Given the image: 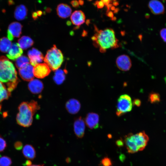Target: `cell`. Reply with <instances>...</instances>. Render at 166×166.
Segmentation results:
<instances>
[{"label": "cell", "instance_id": "47", "mask_svg": "<svg viewBox=\"0 0 166 166\" xmlns=\"http://www.w3.org/2000/svg\"><path fill=\"white\" fill-rule=\"evenodd\" d=\"M30 166H44L43 164H34V165H31Z\"/></svg>", "mask_w": 166, "mask_h": 166}, {"label": "cell", "instance_id": "24", "mask_svg": "<svg viewBox=\"0 0 166 166\" xmlns=\"http://www.w3.org/2000/svg\"><path fill=\"white\" fill-rule=\"evenodd\" d=\"M67 73L65 69H58L55 71L53 77L54 82L58 85L62 84L65 78V75Z\"/></svg>", "mask_w": 166, "mask_h": 166}, {"label": "cell", "instance_id": "12", "mask_svg": "<svg viewBox=\"0 0 166 166\" xmlns=\"http://www.w3.org/2000/svg\"><path fill=\"white\" fill-rule=\"evenodd\" d=\"M33 70V66L29 64L19 69V74L23 80L30 81L34 78Z\"/></svg>", "mask_w": 166, "mask_h": 166}, {"label": "cell", "instance_id": "8", "mask_svg": "<svg viewBox=\"0 0 166 166\" xmlns=\"http://www.w3.org/2000/svg\"><path fill=\"white\" fill-rule=\"evenodd\" d=\"M51 69L45 63H39L34 68V76L40 79H42L48 76L51 72Z\"/></svg>", "mask_w": 166, "mask_h": 166}, {"label": "cell", "instance_id": "51", "mask_svg": "<svg viewBox=\"0 0 166 166\" xmlns=\"http://www.w3.org/2000/svg\"><path fill=\"white\" fill-rule=\"evenodd\" d=\"M88 1L90 2L92 0H87Z\"/></svg>", "mask_w": 166, "mask_h": 166}, {"label": "cell", "instance_id": "49", "mask_svg": "<svg viewBox=\"0 0 166 166\" xmlns=\"http://www.w3.org/2000/svg\"><path fill=\"white\" fill-rule=\"evenodd\" d=\"M1 108H2V106H1V104H0V111L1 110Z\"/></svg>", "mask_w": 166, "mask_h": 166}, {"label": "cell", "instance_id": "50", "mask_svg": "<svg viewBox=\"0 0 166 166\" xmlns=\"http://www.w3.org/2000/svg\"><path fill=\"white\" fill-rule=\"evenodd\" d=\"M164 80H165V82L166 83V77H165Z\"/></svg>", "mask_w": 166, "mask_h": 166}, {"label": "cell", "instance_id": "9", "mask_svg": "<svg viewBox=\"0 0 166 166\" xmlns=\"http://www.w3.org/2000/svg\"><path fill=\"white\" fill-rule=\"evenodd\" d=\"M116 64L118 68L123 71L129 70L132 66V61L128 55L123 54L118 56L116 60Z\"/></svg>", "mask_w": 166, "mask_h": 166}, {"label": "cell", "instance_id": "20", "mask_svg": "<svg viewBox=\"0 0 166 166\" xmlns=\"http://www.w3.org/2000/svg\"><path fill=\"white\" fill-rule=\"evenodd\" d=\"M28 10L26 6L20 4L16 6L14 11V17L18 20H24L26 17Z\"/></svg>", "mask_w": 166, "mask_h": 166}, {"label": "cell", "instance_id": "53", "mask_svg": "<svg viewBox=\"0 0 166 166\" xmlns=\"http://www.w3.org/2000/svg\"></svg>", "mask_w": 166, "mask_h": 166}, {"label": "cell", "instance_id": "5", "mask_svg": "<svg viewBox=\"0 0 166 166\" xmlns=\"http://www.w3.org/2000/svg\"><path fill=\"white\" fill-rule=\"evenodd\" d=\"M132 103L130 97L128 94L121 95L117 101L116 114L120 117L131 111Z\"/></svg>", "mask_w": 166, "mask_h": 166}, {"label": "cell", "instance_id": "45", "mask_svg": "<svg viewBox=\"0 0 166 166\" xmlns=\"http://www.w3.org/2000/svg\"><path fill=\"white\" fill-rule=\"evenodd\" d=\"M51 11V9L49 7H47L45 9V11L47 13H49Z\"/></svg>", "mask_w": 166, "mask_h": 166}, {"label": "cell", "instance_id": "34", "mask_svg": "<svg viewBox=\"0 0 166 166\" xmlns=\"http://www.w3.org/2000/svg\"><path fill=\"white\" fill-rule=\"evenodd\" d=\"M160 34L163 40L166 42V28L162 29L160 31Z\"/></svg>", "mask_w": 166, "mask_h": 166}, {"label": "cell", "instance_id": "22", "mask_svg": "<svg viewBox=\"0 0 166 166\" xmlns=\"http://www.w3.org/2000/svg\"><path fill=\"white\" fill-rule=\"evenodd\" d=\"M22 152L24 157L29 160H33L36 157L35 149L30 144L25 145L23 148Z\"/></svg>", "mask_w": 166, "mask_h": 166}, {"label": "cell", "instance_id": "36", "mask_svg": "<svg viewBox=\"0 0 166 166\" xmlns=\"http://www.w3.org/2000/svg\"><path fill=\"white\" fill-rule=\"evenodd\" d=\"M141 103L140 100L138 99H134L132 102V104L137 107H140L141 105Z\"/></svg>", "mask_w": 166, "mask_h": 166}, {"label": "cell", "instance_id": "11", "mask_svg": "<svg viewBox=\"0 0 166 166\" xmlns=\"http://www.w3.org/2000/svg\"><path fill=\"white\" fill-rule=\"evenodd\" d=\"M85 122L87 126L90 129H96L99 126V116L94 113H89L86 115Z\"/></svg>", "mask_w": 166, "mask_h": 166}, {"label": "cell", "instance_id": "16", "mask_svg": "<svg viewBox=\"0 0 166 166\" xmlns=\"http://www.w3.org/2000/svg\"><path fill=\"white\" fill-rule=\"evenodd\" d=\"M23 53L22 49L19 46L18 44L13 43L8 51L6 56L10 59L14 61L21 56Z\"/></svg>", "mask_w": 166, "mask_h": 166}, {"label": "cell", "instance_id": "42", "mask_svg": "<svg viewBox=\"0 0 166 166\" xmlns=\"http://www.w3.org/2000/svg\"><path fill=\"white\" fill-rule=\"evenodd\" d=\"M36 12L38 16H41L43 14L41 10H38Z\"/></svg>", "mask_w": 166, "mask_h": 166}, {"label": "cell", "instance_id": "52", "mask_svg": "<svg viewBox=\"0 0 166 166\" xmlns=\"http://www.w3.org/2000/svg\"><path fill=\"white\" fill-rule=\"evenodd\" d=\"M113 1H116L117 0H113Z\"/></svg>", "mask_w": 166, "mask_h": 166}, {"label": "cell", "instance_id": "14", "mask_svg": "<svg viewBox=\"0 0 166 166\" xmlns=\"http://www.w3.org/2000/svg\"><path fill=\"white\" fill-rule=\"evenodd\" d=\"M148 6L151 11L153 14L159 15L164 13L165 8L163 4L158 0H150Z\"/></svg>", "mask_w": 166, "mask_h": 166}, {"label": "cell", "instance_id": "31", "mask_svg": "<svg viewBox=\"0 0 166 166\" xmlns=\"http://www.w3.org/2000/svg\"><path fill=\"white\" fill-rule=\"evenodd\" d=\"M101 163L103 166H111L112 165L110 159L107 157L103 158L101 161Z\"/></svg>", "mask_w": 166, "mask_h": 166}, {"label": "cell", "instance_id": "3", "mask_svg": "<svg viewBox=\"0 0 166 166\" xmlns=\"http://www.w3.org/2000/svg\"><path fill=\"white\" fill-rule=\"evenodd\" d=\"M40 109L39 105L34 100L22 102L18 107L19 112L16 117L17 123L25 127L30 126L33 122L34 115Z\"/></svg>", "mask_w": 166, "mask_h": 166}, {"label": "cell", "instance_id": "25", "mask_svg": "<svg viewBox=\"0 0 166 166\" xmlns=\"http://www.w3.org/2000/svg\"><path fill=\"white\" fill-rule=\"evenodd\" d=\"M11 45V42L8 38L4 37L0 39V51L2 52H7Z\"/></svg>", "mask_w": 166, "mask_h": 166}, {"label": "cell", "instance_id": "30", "mask_svg": "<svg viewBox=\"0 0 166 166\" xmlns=\"http://www.w3.org/2000/svg\"><path fill=\"white\" fill-rule=\"evenodd\" d=\"M6 146V141L2 137L0 136V152L3 151Z\"/></svg>", "mask_w": 166, "mask_h": 166}, {"label": "cell", "instance_id": "13", "mask_svg": "<svg viewBox=\"0 0 166 166\" xmlns=\"http://www.w3.org/2000/svg\"><path fill=\"white\" fill-rule=\"evenodd\" d=\"M85 123L81 117L77 118L73 124L74 131L78 138H82L84 136L85 129Z\"/></svg>", "mask_w": 166, "mask_h": 166}, {"label": "cell", "instance_id": "38", "mask_svg": "<svg viewBox=\"0 0 166 166\" xmlns=\"http://www.w3.org/2000/svg\"><path fill=\"white\" fill-rule=\"evenodd\" d=\"M32 17L34 20H36L38 18V16L36 12L34 11L32 12Z\"/></svg>", "mask_w": 166, "mask_h": 166}, {"label": "cell", "instance_id": "10", "mask_svg": "<svg viewBox=\"0 0 166 166\" xmlns=\"http://www.w3.org/2000/svg\"><path fill=\"white\" fill-rule=\"evenodd\" d=\"M28 55L30 64L34 66L41 62L44 58L42 53L34 48L28 51Z\"/></svg>", "mask_w": 166, "mask_h": 166}, {"label": "cell", "instance_id": "43", "mask_svg": "<svg viewBox=\"0 0 166 166\" xmlns=\"http://www.w3.org/2000/svg\"><path fill=\"white\" fill-rule=\"evenodd\" d=\"M113 4L114 6H116L119 5V2L116 1H113Z\"/></svg>", "mask_w": 166, "mask_h": 166}, {"label": "cell", "instance_id": "6", "mask_svg": "<svg viewBox=\"0 0 166 166\" xmlns=\"http://www.w3.org/2000/svg\"><path fill=\"white\" fill-rule=\"evenodd\" d=\"M131 139L137 147L138 151L143 150L146 146L149 137L145 132L143 131L135 134L129 133Z\"/></svg>", "mask_w": 166, "mask_h": 166}, {"label": "cell", "instance_id": "35", "mask_svg": "<svg viewBox=\"0 0 166 166\" xmlns=\"http://www.w3.org/2000/svg\"><path fill=\"white\" fill-rule=\"evenodd\" d=\"M72 6L75 8H78L79 6V3L77 0H73L70 2Z\"/></svg>", "mask_w": 166, "mask_h": 166}, {"label": "cell", "instance_id": "28", "mask_svg": "<svg viewBox=\"0 0 166 166\" xmlns=\"http://www.w3.org/2000/svg\"><path fill=\"white\" fill-rule=\"evenodd\" d=\"M160 94L156 92H152L148 95V101L152 104L157 103L160 101Z\"/></svg>", "mask_w": 166, "mask_h": 166}, {"label": "cell", "instance_id": "19", "mask_svg": "<svg viewBox=\"0 0 166 166\" xmlns=\"http://www.w3.org/2000/svg\"><path fill=\"white\" fill-rule=\"evenodd\" d=\"M56 11L58 16L62 18H65L71 14L72 10L71 7L67 4L60 3L57 6Z\"/></svg>", "mask_w": 166, "mask_h": 166}, {"label": "cell", "instance_id": "27", "mask_svg": "<svg viewBox=\"0 0 166 166\" xmlns=\"http://www.w3.org/2000/svg\"><path fill=\"white\" fill-rule=\"evenodd\" d=\"M30 63L29 59L26 56L24 55L21 56L17 58L15 62L16 66L19 69Z\"/></svg>", "mask_w": 166, "mask_h": 166}, {"label": "cell", "instance_id": "26", "mask_svg": "<svg viewBox=\"0 0 166 166\" xmlns=\"http://www.w3.org/2000/svg\"><path fill=\"white\" fill-rule=\"evenodd\" d=\"M11 93L8 91L5 85L0 81V102L8 99Z\"/></svg>", "mask_w": 166, "mask_h": 166}, {"label": "cell", "instance_id": "32", "mask_svg": "<svg viewBox=\"0 0 166 166\" xmlns=\"http://www.w3.org/2000/svg\"><path fill=\"white\" fill-rule=\"evenodd\" d=\"M93 4L94 6H97L98 9H101L104 7L105 5L104 2L102 0H101L99 1H96L93 3Z\"/></svg>", "mask_w": 166, "mask_h": 166}, {"label": "cell", "instance_id": "44", "mask_svg": "<svg viewBox=\"0 0 166 166\" xmlns=\"http://www.w3.org/2000/svg\"><path fill=\"white\" fill-rule=\"evenodd\" d=\"M79 4L81 6H83L84 4V1L83 0H78Z\"/></svg>", "mask_w": 166, "mask_h": 166}, {"label": "cell", "instance_id": "17", "mask_svg": "<svg viewBox=\"0 0 166 166\" xmlns=\"http://www.w3.org/2000/svg\"><path fill=\"white\" fill-rule=\"evenodd\" d=\"M85 17L84 12L81 10H75L72 14L70 19L72 23L77 26L83 24L85 21Z\"/></svg>", "mask_w": 166, "mask_h": 166}, {"label": "cell", "instance_id": "40", "mask_svg": "<svg viewBox=\"0 0 166 166\" xmlns=\"http://www.w3.org/2000/svg\"><path fill=\"white\" fill-rule=\"evenodd\" d=\"M104 2L105 5L106 6V7L110 3V0H102Z\"/></svg>", "mask_w": 166, "mask_h": 166}, {"label": "cell", "instance_id": "33", "mask_svg": "<svg viewBox=\"0 0 166 166\" xmlns=\"http://www.w3.org/2000/svg\"><path fill=\"white\" fill-rule=\"evenodd\" d=\"M14 146L15 149L18 150H19L22 148L23 144L21 142L17 141L14 143Z\"/></svg>", "mask_w": 166, "mask_h": 166}, {"label": "cell", "instance_id": "7", "mask_svg": "<svg viewBox=\"0 0 166 166\" xmlns=\"http://www.w3.org/2000/svg\"><path fill=\"white\" fill-rule=\"evenodd\" d=\"M22 25L18 22H13L10 23L7 31L8 38L12 41L14 38H19L21 34Z\"/></svg>", "mask_w": 166, "mask_h": 166}, {"label": "cell", "instance_id": "2", "mask_svg": "<svg viewBox=\"0 0 166 166\" xmlns=\"http://www.w3.org/2000/svg\"><path fill=\"white\" fill-rule=\"evenodd\" d=\"M0 81L5 83L8 90L10 93L17 87L19 81L13 64L3 56L0 57Z\"/></svg>", "mask_w": 166, "mask_h": 166}, {"label": "cell", "instance_id": "21", "mask_svg": "<svg viewBox=\"0 0 166 166\" xmlns=\"http://www.w3.org/2000/svg\"><path fill=\"white\" fill-rule=\"evenodd\" d=\"M124 142L129 153L132 154L138 151L137 147L131 138L129 134L124 137Z\"/></svg>", "mask_w": 166, "mask_h": 166}, {"label": "cell", "instance_id": "23", "mask_svg": "<svg viewBox=\"0 0 166 166\" xmlns=\"http://www.w3.org/2000/svg\"><path fill=\"white\" fill-rule=\"evenodd\" d=\"M33 40L30 37L24 36L18 40L19 46L22 49H26L31 46L34 44Z\"/></svg>", "mask_w": 166, "mask_h": 166}, {"label": "cell", "instance_id": "48", "mask_svg": "<svg viewBox=\"0 0 166 166\" xmlns=\"http://www.w3.org/2000/svg\"><path fill=\"white\" fill-rule=\"evenodd\" d=\"M115 8V7L114 6H112L111 7L110 9L114 11Z\"/></svg>", "mask_w": 166, "mask_h": 166}, {"label": "cell", "instance_id": "46", "mask_svg": "<svg viewBox=\"0 0 166 166\" xmlns=\"http://www.w3.org/2000/svg\"><path fill=\"white\" fill-rule=\"evenodd\" d=\"M120 9L119 8H116L114 10V13H117L118 11H119Z\"/></svg>", "mask_w": 166, "mask_h": 166}, {"label": "cell", "instance_id": "18", "mask_svg": "<svg viewBox=\"0 0 166 166\" xmlns=\"http://www.w3.org/2000/svg\"><path fill=\"white\" fill-rule=\"evenodd\" d=\"M28 87L30 91L34 94L40 93L44 88L42 82L37 79H33L30 81Z\"/></svg>", "mask_w": 166, "mask_h": 166}, {"label": "cell", "instance_id": "29", "mask_svg": "<svg viewBox=\"0 0 166 166\" xmlns=\"http://www.w3.org/2000/svg\"><path fill=\"white\" fill-rule=\"evenodd\" d=\"M12 163V160L9 157L3 156L0 157V166H10Z\"/></svg>", "mask_w": 166, "mask_h": 166}, {"label": "cell", "instance_id": "1", "mask_svg": "<svg viewBox=\"0 0 166 166\" xmlns=\"http://www.w3.org/2000/svg\"><path fill=\"white\" fill-rule=\"evenodd\" d=\"M95 33L91 39L93 45L98 48L102 53L109 49H114L119 47L118 40L114 30L111 28L99 30L95 26Z\"/></svg>", "mask_w": 166, "mask_h": 166}, {"label": "cell", "instance_id": "4", "mask_svg": "<svg viewBox=\"0 0 166 166\" xmlns=\"http://www.w3.org/2000/svg\"><path fill=\"white\" fill-rule=\"evenodd\" d=\"M61 51L55 45L49 49L44 58L45 63L53 71L58 69L64 61Z\"/></svg>", "mask_w": 166, "mask_h": 166}, {"label": "cell", "instance_id": "37", "mask_svg": "<svg viewBox=\"0 0 166 166\" xmlns=\"http://www.w3.org/2000/svg\"><path fill=\"white\" fill-rule=\"evenodd\" d=\"M116 144L118 146H122L123 145V141L121 139H119L116 141Z\"/></svg>", "mask_w": 166, "mask_h": 166}, {"label": "cell", "instance_id": "39", "mask_svg": "<svg viewBox=\"0 0 166 166\" xmlns=\"http://www.w3.org/2000/svg\"><path fill=\"white\" fill-rule=\"evenodd\" d=\"M106 15L107 16L110 18H112L113 17V13L112 11H109L107 12Z\"/></svg>", "mask_w": 166, "mask_h": 166}, {"label": "cell", "instance_id": "15", "mask_svg": "<svg viewBox=\"0 0 166 166\" xmlns=\"http://www.w3.org/2000/svg\"><path fill=\"white\" fill-rule=\"evenodd\" d=\"M65 107L66 110L69 113L75 114L79 111L81 105L80 102L77 100L72 98L66 102Z\"/></svg>", "mask_w": 166, "mask_h": 166}, {"label": "cell", "instance_id": "41", "mask_svg": "<svg viewBox=\"0 0 166 166\" xmlns=\"http://www.w3.org/2000/svg\"><path fill=\"white\" fill-rule=\"evenodd\" d=\"M26 166H30L32 165V162L30 160H27L25 164Z\"/></svg>", "mask_w": 166, "mask_h": 166}]
</instances>
